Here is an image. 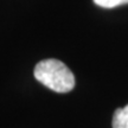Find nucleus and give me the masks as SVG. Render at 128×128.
Segmentation results:
<instances>
[{"label":"nucleus","instance_id":"obj_3","mask_svg":"<svg viewBox=\"0 0 128 128\" xmlns=\"http://www.w3.org/2000/svg\"><path fill=\"white\" fill-rule=\"evenodd\" d=\"M94 2L97 6L104 7V8H113L120 5L128 4V0H94Z\"/></svg>","mask_w":128,"mask_h":128},{"label":"nucleus","instance_id":"obj_2","mask_svg":"<svg viewBox=\"0 0 128 128\" xmlns=\"http://www.w3.org/2000/svg\"><path fill=\"white\" fill-rule=\"evenodd\" d=\"M113 128H128V104L115 110L113 115Z\"/></svg>","mask_w":128,"mask_h":128},{"label":"nucleus","instance_id":"obj_1","mask_svg":"<svg viewBox=\"0 0 128 128\" xmlns=\"http://www.w3.org/2000/svg\"><path fill=\"white\" fill-rule=\"evenodd\" d=\"M33 75L38 82L56 92H69L75 88V76L58 60H44L36 65Z\"/></svg>","mask_w":128,"mask_h":128}]
</instances>
